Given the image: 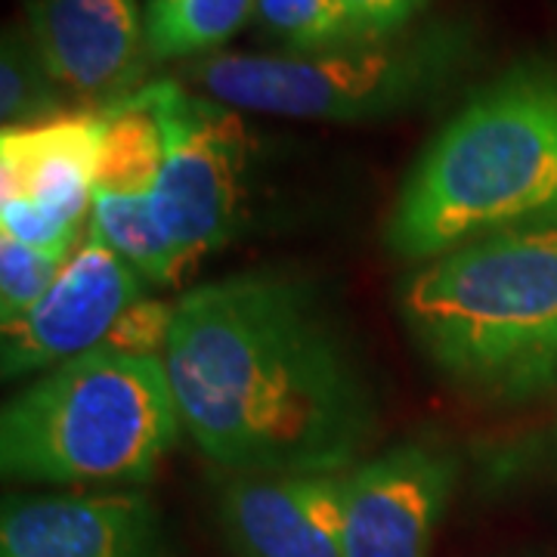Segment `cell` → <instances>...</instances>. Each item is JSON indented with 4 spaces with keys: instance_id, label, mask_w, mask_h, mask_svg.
Segmentation results:
<instances>
[{
    "instance_id": "cell-7",
    "label": "cell",
    "mask_w": 557,
    "mask_h": 557,
    "mask_svg": "<svg viewBox=\"0 0 557 557\" xmlns=\"http://www.w3.org/2000/svg\"><path fill=\"white\" fill-rule=\"evenodd\" d=\"M106 112H62L0 134V236L72 258L94 211Z\"/></svg>"
},
{
    "instance_id": "cell-18",
    "label": "cell",
    "mask_w": 557,
    "mask_h": 557,
    "mask_svg": "<svg viewBox=\"0 0 557 557\" xmlns=\"http://www.w3.org/2000/svg\"><path fill=\"white\" fill-rule=\"evenodd\" d=\"M174 307H177V300L174 304L152 298L137 300L115 322V329L109 332V338L102 341V347L134 354V357H161L168 347L171 325H174Z\"/></svg>"
},
{
    "instance_id": "cell-12",
    "label": "cell",
    "mask_w": 557,
    "mask_h": 557,
    "mask_svg": "<svg viewBox=\"0 0 557 557\" xmlns=\"http://www.w3.org/2000/svg\"><path fill=\"white\" fill-rule=\"evenodd\" d=\"M0 557H168L159 508L137 490L10 496Z\"/></svg>"
},
{
    "instance_id": "cell-14",
    "label": "cell",
    "mask_w": 557,
    "mask_h": 557,
    "mask_svg": "<svg viewBox=\"0 0 557 557\" xmlns=\"http://www.w3.org/2000/svg\"><path fill=\"white\" fill-rule=\"evenodd\" d=\"M258 0H149L143 16V38L149 60L214 57L245 22L255 16Z\"/></svg>"
},
{
    "instance_id": "cell-3",
    "label": "cell",
    "mask_w": 557,
    "mask_h": 557,
    "mask_svg": "<svg viewBox=\"0 0 557 557\" xmlns=\"http://www.w3.org/2000/svg\"><path fill=\"white\" fill-rule=\"evenodd\" d=\"M418 350L461 391L518 403L557 387V218L465 242L399 288Z\"/></svg>"
},
{
    "instance_id": "cell-19",
    "label": "cell",
    "mask_w": 557,
    "mask_h": 557,
    "mask_svg": "<svg viewBox=\"0 0 557 557\" xmlns=\"http://www.w3.org/2000/svg\"><path fill=\"white\" fill-rule=\"evenodd\" d=\"M557 458V416L530 434H520L511 443L496 446L486 456V478L493 483H508L523 474H533L539 465Z\"/></svg>"
},
{
    "instance_id": "cell-8",
    "label": "cell",
    "mask_w": 557,
    "mask_h": 557,
    "mask_svg": "<svg viewBox=\"0 0 557 557\" xmlns=\"http://www.w3.org/2000/svg\"><path fill=\"white\" fill-rule=\"evenodd\" d=\"M149 282L87 223L75 255L65 260L53 288L25 317L0 322L3 379L44 375L69 359L102 347L109 332L137 300L149 298Z\"/></svg>"
},
{
    "instance_id": "cell-4",
    "label": "cell",
    "mask_w": 557,
    "mask_h": 557,
    "mask_svg": "<svg viewBox=\"0 0 557 557\" xmlns=\"http://www.w3.org/2000/svg\"><path fill=\"white\" fill-rule=\"evenodd\" d=\"M180 428L164 359L97 347L3 406L0 468L22 483L137 486L159 471Z\"/></svg>"
},
{
    "instance_id": "cell-2",
    "label": "cell",
    "mask_w": 557,
    "mask_h": 557,
    "mask_svg": "<svg viewBox=\"0 0 557 557\" xmlns=\"http://www.w3.org/2000/svg\"><path fill=\"white\" fill-rule=\"evenodd\" d=\"M557 218V60L527 57L478 87L412 164L384 226L391 255L428 260Z\"/></svg>"
},
{
    "instance_id": "cell-16",
    "label": "cell",
    "mask_w": 557,
    "mask_h": 557,
    "mask_svg": "<svg viewBox=\"0 0 557 557\" xmlns=\"http://www.w3.org/2000/svg\"><path fill=\"white\" fill-rule=\"evenodd\" d=\"M255 16L285 53H317L359 40V32L341 0H258Z\"/></svg>"
},
{
    "instance_id": "cell-15",
    "label": "cell",
    "mask_w": 557,
    "mask_h": 557,
    "mask_svg": "<svg viewBox=\"0 0 557 557\" xmlns=\"http://www.w3.org/2000/svg\"><path fill=\"white\" fill-rule=\"evenodd\" d=\"M60 87L40 65L38 50L25 25H10L0 44V121L3 127H22L62 115Z\"/></svg>"
},
{
    "instance_id": "cell-13",
    "label": "cell",
    "mask_w": 557,
    "mask_h": 557,
    "mask_svg": "<svg viewBox=\"0 0 557 557\" xmlns=\"http://www.w3.org/2000/svg\"><path fill=\"white\" fill-rule=\"evenodd\" d=\"M220 523L239 557H344V471L239 474Z\"/></svg>"
},
{
    "instance_id": "cell-10",
    "label": "cell",
    "mask_w": 557,
    "mask_h": 557,
    "mask_svg": "<svg viewBox=\"0 0 557 557\" xmlns=\"http://www.w3.org/2000/svg\"><path fill=\"white\" fill-rule=\"evenodd\" d=\"M159 168L161 131L146 97L109 109L90 223L149 285L168 288L183 282L186 270L159 223Z\"/></svg>"
},
{
    "instance_id": "cell-11",
    "label": "cell",
    "mask_w": 557,
    "mask_h": 557,
    "mask_svg": "<svg viewBox=\"0 0 557 557\" xmlns=\"http://www.w3.org/2000/svg\"><path fill=\"white\" fill-rule=\"evenodd\" d=\"M25 32L62 97L87 112L119 109L149 60L131 0H28Z\"/></svg>"
},
{
    "instance_id": "cell-17",
    "label": "cell",
    "mask_w": 557,
    "mask_h": 557,
    "mask_svg": "<svg viewBox=\"0 0 557 557\" xmlns=\"http://www.w3.org/2000/svg\"><path fill=\"white\" fill-rule=\"evenodd\" d=\"M62 255L40 251L35 245L0 236V322L25 317L53 288L65 267Z\"/></svg>"
},
{
    "instance_id": "cell-1",
    "label": "cell",
    "mask_w": 557,
    "mask_h": 557,
    "mask_svg": "<svg viewBox=\"0 0 557 557\" xmlns=\"http://www.w3.org/2000/svg\"><path fill=\"white\" fill-rule=\"evenodd\" d=\"M164 369L183 431L239 474H341L375 431L359 362L307 278L239 273L174 307Z\"/></svg>"
},
{
    "instance_id": "cell-9",
    "label": "cell",
    "mask_w": 557,
    "mask_h": 557,
    "mask_svg": "<svg viewBox=\"0 0 557 557\" xmlns=\"http://www.w3.org/2000/svg\"><path fill=\"white\" fill-rule=\"evenodd\" d=\"M456 478V456L434 440L344 471V557H431Z\"/></svg>"
},
{
    "instance_id": "cell-6",
    "label": "cell",
    "mask_w": 557,
    "mask_h": 557,
    "mask_svg": "<svg viewBox=\"0 0 557 557\" xmlns=\"http://www.w3.org/2000/svg\"><path fill=\"white\" fill-rule=\"evenodd\" d=\"M161 131L156 208L186 276L239 233L248 211L251 137L239 112L174 81L143 90Z\"/></svg>"
},
{
    "instance_id": "cell-20",
    "label": "cell",
    "mask_w": 557,
    "mask_h": 557,
    "mask_svg": "<svg viewBox=\"0 0 557 557\" xmlns=\"http://www.w3.org/2000/svg\"><path fill=\"white\" fill-rule=\"evenodd\" d=\"M357 25L359 38H387L412 28L431 0H341Z\"/></svg>"
},
{
    "instance_id": "cell-5",
    "label": "cell",
    "mask_w": 557,
    "mask_h": 557,
    "mask_svg": "<svg viewBox=\"0 0 557 557\" xmlns=\"http://www.w3.org/2000/svg\"><path fill=\"white\" fill-rule=\"evenodd\" d=\"M478 53L471 22L434 20L317 53H214L193 62L183 78L236 112L350 124L440 100Z\"/></svg>"
}]
</instances>
